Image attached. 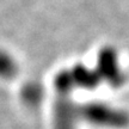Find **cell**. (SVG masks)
Returning a JSON list of instances; mask_svg holds the SVG:
<instances>
[{
	"mask_svg": "<svg viewBox=\"0 0 129 129\" xmlns=\"http://www.w3.org/2000/svg\"><path fill=\"white\" fill-rule=\"evenodd\" d=\"M14 63L12 59L5 53L0 51V77L9 78L14 73Z\"/></svg>",
	"mask_w": 129,
	"mask_h": 129,
	"instance_id": "6da1fadb",
	"label": "cell"
}]
</instances>
